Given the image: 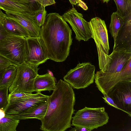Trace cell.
I'll use <instances>...</instances> for the list:
<instances>
[{
  "label": "cell",
  "mask_w": 131,
  "mask_h": 131,
  "mask_svg": "<svg viewBox=\"0 0 131 131\" xmlns=\"http://www.w3.org/2000/svg\"><path fill=\"white\" fill-rule=\"evenodd\" d=\"M49 96L46 114L40 120V129L43 131H65L71 127L75 110V96L73 88L61 79Z\"/></svg>",
  "instance_id": "1"
},
{
  "label": "cell",
  "mask_w": 131,
  "mask_h": 131,
  "mask_svg": "<svg viewBox=\"0 0 131 131\" xmlns=\"http://www.w3.org/2000/svg\"><path fill=\"white\" fill-rule=\"evenodd\" d=\"M40 36L47 49L49 59L62 62L69 56L72 43V30L62 16L49 13L41 27Z\"/></svg>",
  "instance_id": "2"
},
{
  "label": "cell",
  "mask_w": 131,
  "mask_h": 131,
  "mask_svg": "<svg viewBox=\"0 0 131 131\" xmlns=\"http://www.w3.org/2000/svg\"><path fill=\"white\" fill-rule=\"evenodd\" d=\"M91 33L97 48L99 66L100 70L106 72L111 60L109 55L110 49L108 35L106 26L104 20L95 17L89 22Z\"/></svg>",
  "instance_id": "3"
},
{
  "label": "cell",
  "mask_w": 131,
  "mask_h": 131,
  "mask_svg": "<svg viewBox=\"0 0 131 131\" xmlns=\"http://www.w3.org/2000/svg\"><path fill=\"white\" fill-rule=\"evenodd\" d=\"M72 119L71 125L84 127L91 131L106 124L109 117L104 107H85L78 111Z\"/></svg>",
  "instance_id": "4"
},
{
  "label": "cell",
  "mask_w": 131,
  "mask_h": 131,
  "mask_svg": "<svg viewBox=\"0 0 131 131\" xmlns=\"http://www.w3.org/2000/svg\"><path fill=\"white\" fill-rule=\"evenodd\" d=\"M38 66L25 62L16 66V75L13 83L9 88V93H32L35 79L38 74Z\"/></svg>",
  "instance_id": "5"
},
{
  "label": "cell",
  "mask_w": 131,
  "mask_h": 131,
  "mask_svg": "<svg viewBox=\"0 0 131 131\" xmlns=\"http://www.w3.org/2000/svg\"><path fill=\"white\" fill-rule=\"evenodd\" d=\"M26 39L9 34L0 41V55L16 66L25 62Z\"/></svg>",
  "instance_id": "6"
},
{
  "label": "cell",
  "mask_w": 131,
  "mask_h": 131,
  "mask_svg": "<svg viewBox=\"0 0 131 131\" xmlns=\"http://www.w3.org/2000/svg\"><path fill=\"white\" fill-rule=\"evenodd\" d=\"M95 67L90 62L79 63L63 77L64 81L74 89L87 87L94 82Z\"/></svg>",
  "instance_id": "7"
},
{
  "label": "cell",
  "mask_w": 131,
  "mask_h": 131,
  "mask_svg": "<svg viewBox=\"0 0 131 131\" xmlns=\"http://www.w3.org/2000/svg\"><path fill=\"white\" fill-rule=\"evenodd\" d=\"M94 79L99 90L103 95H107L109 90L118 83L131 79V58L121 71L112 73L104 72L100 70L95 74Z\"/></svg>",
  "instance_id": "8"
},
{
  "label": "cell",
  "mask_w": 131,
  "mask_h": 131,
  "mask_svg": "<svg viewBox=\"0 0 131 131\" xmlns=\"http://www.w3.org/2000/svg\"><path fill=\"white\" fill-rule=\"evenodd\" d=\"M107 95L119 110L131 117V79L118 83L109 90Z\"/></svg>",
  "instance_id": "9"
},
{
  "label": "cell",
  "mask_w": 131,
  "mask_h": 131,
  "mask_svg": "<svg viewBox=\"0 0 131 131\" xmlns=\"http://www.w3.org/2000/svg\"><path fill=\"white\" fill-rule=\"evenodd\" d=\"M25 62L39 65L49 59L48 52L40 37L26 39Z\"/></svg>",
  "instance_id": "10"
},
{
  "label": "cell",
  "mask_w": 131,
  "mask_h": 131,
  "mask_svg": "<svg viewBox=\"0 0 131 131\" xmlns=\"http://www.w3.org/2000/svg\"><path fill=\"white\" fill-rule=\"evenodd\" d=\"M62 16L71 26L75 34V38L78 41H87L91 38L89 22L83 18L82 14L78 12L75 8L73 7L66 12Z\"/></svg>",
  "instance_id": "11"
},
{
  "label": "cell",
  "mask_w": 131,
  "mask_h": 131,
  "mask_svg": "<svg viewBox=\"0 0 131 131\" xmlns=\"http://www.w3.org/2000/svg\"><path fill=\"white\" fill-rule=\"evenodd\" d=\"M49 96L39 92L10 100L4 110L5 113L11 115L19 114L47 101Z\"/></svg>",
  "instance_id": "12"
},
{
  "label": "cell",
  "mask_w": 131,
  "mask_h": 131,
  "mask_svg": "<svg viewBox=\"0 0 131 131\" xmlns=\"http://www.w3.org/2000/svg\"><path fill=\"white\" fill-rule=\"evenodd\" d=\"M110 54L111 60L106 72L117 73L121 71L131 58V51L124 48L113 49Z\"/></svg>",
  "instance_id": "13"
},
{
  "label": "cell",
  "mask_w": 131,
  "mask_h": 131,
  "mask_svg": "<svg viewBox=\"0 0 131 131\" xmlns=\"http://www.w3.org/2000/svg\"><path fill=\"white\" fill-rule=\"evenodd\" d=\"M7 17L16 21L28 32L31 37L40 36L41 27L37 24L34 14L26 13L21 15L6 13Z\"/></svg>",
  "instance_id": "14"
},
{
  "label": "cell",
  "mask_w": 131,
  "mask_h": 131,
  "mask_svg": "<svg viewBox=\"0 0 131 131\" xmlns=\"http://www.w3.org/2000/svg\"><path fill=\"white\" fill-rule=\"evenodd\" d=\"M124 18V24L118 33L113 49L124 48L131 51V14Z\"/></svg>",
  "instance_id": "15"
},
{
  "label": "cell",
  "mask_w": 131,
  "mask_h": 131,
  "mask_svg": "<svg viewBox=\"0 0 131 131\" xmlns=\"http://www.w3.org/2000/svg\"><path fill=\"white\" fill-rule=\"evenodd\" d=\"M34 8L10 0H0V8L5 13L16 15H21L26 13L34 14L36 10Z\"/></svg>",
  "instance_id": "16"
},
{
  "label": "cell",
  "mask_w": 131,
  "mask_h": 131,
  "mask_svg": "<svg viewBox=\"0 0 131 131\" xmlns=\"http://www.w3.org/2000/svg\"><path fill=\"white\" fill-rule=\"evenodd\" d=\"M55 78L49 73L38 74L35 78L33 86V91L37 92L48 91L50 92L56 88Z\"/></svg>",
  "instance_id": "17"
},
{
  "label": "cell",
  "mask_w": 131,
  "mask_h": 131,
  "mask_svg": "<svg viewBox=\"0 0 131 131\" xmlns=\"http://www.w3.org/2000/svg\"><path fill=\"white\" fill-rule=\"evenodd\" d=\"M48 105L47 101L32 107L20 113L12 115L19 120L35 118L41 120L46 114Z\"/></svg>",
  "instance_id": "18"
},
{
  "label": "cell",
  "mask_w": 131,
  "mask_h": 131,
  "mask_svg": "<svg viewBox=\"0 0 131 131\" xmlns=\"http://www.w3.org/2000/svg\"><path fill=\"white\" fill-rule=\"evenodd\" d=\"M3 25L6 30L9 34L26 38L30 37L27 30L13 19L7 17Z\"/></svg>",
  "instance_id": "19"
},
{
  "label": "cell",
  "mask_w": 131,
  "mask_h": 131,
  "mask_svg": "<svg viewBox=\"0 0 131 131\" xmlns=\"http://www.w3.org/2000/svg\"><path fill=\"white\" fill-rule=\"evenodd\" d=\"M124 23V18L116 12L113 13L111 16L110 31L115 42L118 33Z\"/></svg>",
  "instance_id": "20"
},
{
  "label": "cell",
  "mask_w": 131,
  "mask_h": 131,
  "mask_svg": "<svg viewBox=\"0 0 131 131\" xmlns=\"http://www.w3.org/2000/svg\"><path fill=\"white\" fill-rule=\"evenodd\" d=\"M16 73V66L11 65L5 68L0 80V87L9 88L13 83Z\"/></svg>",
  "instance_id": "21"
},
{
  "label": "cell",
  "mask_w": 131,
  "mask_h": 131,
  "mask_svg": "<svg viewBox=\"0 0 131 131\" xmlns=\"http://www.w3.org/2000/svg\"><path fill=\"white\" fill-rule=\"evenodd\" d=\"M19 120L11 115L5 114L0 119V131H16Z\"/></svg>",
  "instance_id": "22"
},
{
  "label": "cell",
  "mask_w": 131,
  "mask_h": 131,
  "mask_svg": "<svg viewBox=\"0 0 131 131\" xmlns=\"http://www.w3.org/2000/svg\"><path fill=\"white\" fill-rule=\"evenodd\" d=\"M117 12L123 18L131 14V0H114Z\"/></svg>",
  "instance_id": "23"
},
{
  "label": "cell",
  "mask_w": 131,
  "mask_h": 131,
  "mask_svg": "<svg viewBox=\"0 0 131 131\" xmlns=\"http://www.w3.org/2000/svg\"><path fill=\"white\" fill-rule=\"evenodd\" d=\"M45 8L40 5L39 8L35 11L34 14V18L37 24L40 27L44 24L47 16V11Z\"/></svg>",
  "instance_id": "24"
},
{
  "label": "cell",
  "mask_w": 131,
  "mask_h": 131,
  "mask_svg": "<svg viewBox=\"0 0 131 131\" xmlns=\"http://www.w3.org/2000/svg\"><path fill=\"white\" fill-rule=\"evenodd\" d=\"M7 87H0V109L5 110L9 103L8 90Z\"/></svg>",
  "instance_id": "25"
},
{
  "label": "cell",
  "mask_w": 131,
  "mask_h": 131,
  "mask_svg": "<svg viewBox=\"0 0 131 131\" xmlns=\"http://www.w3.org/2000/svg\"><path fill=\"white\" fill-rule=\"evenodd\" d=\"M30 2L34 5L36 3L45 7L54 4L56 3L54 0H30Z\"/></svg>",
  "instance_id": "26"
},
{
  "label": "cell",
  "mask_w": 131,
  "mask_h": 131,
  "mask_svg": "<svg viewBox=\"0 0 131 131\" xmlns=\"http://www.w3.org/2000/svg\"><path fill=\"white\" fill-rule=\"evenodd\" d=\"M31 93H9L8 95L9 101L31 94Z\"/></svg>",
  "instance_id": "27"
},
{
  "label": "cell",
  "mask_w": 131,
  "mask_h": 131,
  "mask_svg": "<svg viewBox=\"0 0 131 131\" xmlns=\"http://www.w3.org/2000/svg\"><path fill=\"white\" fill-rule=\"evenodd\" d=\"M104 96L102 97L104 99V102L108 105L114 107L116 108L119 110V108L116 105L113 100L106 94L103 95Z\"/></svg>",
  "instance_id": "28"
},
{
  "label": "cell",
  "mask_w": 131,
  "mask_h": 131,
  "mask_svg": "<svg viewBox=\"0 0 131 131\" xmlns=\"http://www.w3.org/2000/svg\"><path fill=\"white\" fill-rule=\"evenodd\" d=\"M11 65L8 60L0 55V69L5 68Z\"/></svg>",
  "instance_id": "29"
},
{
  "label": "cell",
  "mask_w": 131,
  "mask_h": 131,
  "mask_svg": "<svg viewBox=\"0 0 131 131\" xmlns=\"http://www.w3.org/2000/svg\"><path fill=\"white\" fill-rule=\"evenodd\" d=\"M9 34L4 29L3 24H0V41L5 38Z\"/></svg>",
  "instance_id": "30"
},
{
  "label": "cell",
  "mask_w": 131,
  "mask_h": 131,
  "mask_svg": "<svg viewBox=\"0 0 131 131\" xmlns=\"http://www.w3.org/2000/svg\"><path fill=\"white\" fill-rule=\"evenodd\" d=\"M20 4L30 5L34 7V5L32 4L30 0H10Z\"/></svg>",
  "instance_id": "31"
},
{
  "label": "cell",
  "mask_w": 131,
  "mask_h": 131,
  "mask_svg": "<svg viewBox=\"0 0 131 131\" xmlns=\"http://www.w3.org/2000/svg\"><path fill=\"white\" fill-rule=\"evenodd\" d=\"M70 131H90L87 128L80 126H75L70 130Z\"/></svg>",
  "instance_id": "32"
},
{
  "label": "cell",
  "mask_w": 131,
  "mask_h": 131,
  "mask_svg": "<svg viewBox=\"0 0 131 131\" xmlns=\"http://www.w3.org/2000/svg\"><path fill=\"white\" fill-rule=\"evenodd\" d=\"M0 8V24H3L4 21L6 19L7 16L6 14L3 12Z\"/></svg>",
  "instance_id": "33"
},
{
  "label": "cell",
  "mask_w": 131,
  "mask_h": 131,
  "mask_svg": "<svg viewBox=\"0 0 131 131\" xmlns=\"http://www.w3.org/2000/svg\"><path fill=\"white\" fill-rule=\"evenodd\" d=\"M78 3L79 5L84 10H86L88 9V7L86 4L82 0H79Z\"/></svg>",
  "instance_id": "34"
},
{
  "label": "cell",
  "mask_w": 131,
  "mask_h": 131,
  "mask_svg": "<svg viewBox=\"0 0 131 131\" xmlns=\"http://www.w3.org/2000/svg\"><path fill=\"white\" fill-rule=\"evenodd\" d=\"M5 114V111L3 109H0V119L4 117Z\"/></svg>",
  "instance_id": "35"
},
{
  "label": "cell",
  "mask_w": 131,
  "mask_h": 131,
  "mask_svg": "<svg viewBox=\"0 0 131 131\" xmlns=\"http://www.w3.org/2000/svg\"><path fill=\"white\" fill-rule=\"evenodd\" d=\"M72 5H76L78 3L79 0H69Z\"/></svg>",
  "instance_id": "36"
},
{
  "label": "cell",
  "mask_w": 131,
  "mask_h": 131,
  "mask_svg": "<svg viewBox=\"0 0 131 131\" xmlns=\"http://www.w3.org/2000/svg\"><path fill=\"white\" fill-rule=\"evenodd\" d=\"M5 69V68L0 69V80L4 71Z\"/></svg>",
  "instance_id": "37"
},
{
  "label": "cell",
  "mask_w": 131,
  "mask_h": 131,
  "mask_svg": "<svg viewBox=\"0 0 131 131\" xmlns=\"http://www.w3.org/2000/svg\"><path fill=\"white\" fill-rule=\"evenodd\" d=\"M102 0L103 1V3H108L110 0Z\"/></svg>",
  "instance_id": "38"
}]
</instances>
